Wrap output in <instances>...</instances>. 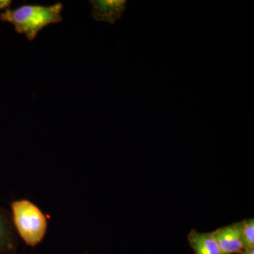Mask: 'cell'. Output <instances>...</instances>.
Returning <instances> with one entry per match:
<instances>
[{
  "instance_id": "obj_6",
  "label": "cell",
  "mask_w": 254,
  "mask_h": 254,
  "mask_svg": "<svg viewBox=\"0 0 254 254\" xmlns=\"http://www.w3.org/2000/svg\"><path fill=\"white\" fill-rule=\"evenodd\" d=\"M18 242L11 218L0 207V254H15Z\"/></svg>"
},
{
  "instance_id": "obj_5",
  "label": "cell",
  "mask_w": 254,
  "mask_h": 254,
  "mask_svg": "<svg viewBox=\"0 0 254 254\" xmlns=\"http://www.w3.org/2000/svg\"><path fill=\"white\" fill-rule=\"evenodd\" d=\"M187 240L194 254H222L213 232H199L193 229Z\"/></svg>"
},
{
  "instance_id": "obj_2",
  "label": "cell",
  "mask_w": 254,
  "mask_h": 254,
  "mask_svg": "<svg viewBox=\"0 0 254 254\" xmlns=\"http://www.w3.org/2000/svg\"><path fill=\"white\" fill-rule=\"evenodd\" d=\"M11 221L20 238L28 247L35 248L43 242L48 229V219L31 200L23 198L10 205Z\"/></svg>"
},
{
  "instance_id": "obj_8",
  "label": "cell",
  "mask_w": 254,
  "mask_h": 254,
  "mask_svg": "<svg viewBox=\"0 0 254 254\" xmlns=\"http://www.w3.org/2000/svg\"><path fill=\"white\" fill-rule=\"evenodd\" d=\"M12 1L11 0H0V11L9 9Z\"/></svg>"
},
{
  "instance_id": "obj_1",
  "label": "cell",
  "mask_w": 254,
  "mask_h": 254,
  "mask_svg": "<svg viewBox=\"0 0 254 254\" xmlns=\"http://www.w3.org/2000/svg\"><path fill=\"white\" fill-rule=\"evenodd\" d=\"M63 5L58 2L50 6L23 4L14 9H6L0 14V20L14 26L15 31L24 34L33 41L38 33L52 23L62 22Z\"/></svg>"
},
{
  "instance_id": "obj_3",
  "label": "cell",
  "mask_w": 254,
  "mask_h": 254,
  "mask_svg": "<svg viewBox=\"0 0 254 254\" xmlns=\"http://www.w3.org/2000/svg\"><path fill=\"white\" fill-rule=\"evenodd\" d=\"M213 234L222 254H242L245 250L240 222L220 227Z\"/></svg>"
},
{
  "instance_id": "obj_9",
  "label": "cell",
  "mask_w": 254,
  "mask_h": 254,
  "mask_svg": "<svg viewBox=\"0 0 254 254\" xmlns=\"http://www.w3.org/2000/svg\"><path fill=\"white\" fill-rule=\"evenodd\" d=\"M242 254H254V247L245 248L243 252H242Z\"/></svg>"
},
{
  "instance_id": "obj_4",
  "label": "cell",
  "mask_w": 254,
  "mask_h": 254,
  "mask_svg": "<svg viewBox=\"0 0 254 254\" xmlns=\"http://www.w3.org/2000/svg\"><path fill=\"white\" fill-rule=\"evenodd\" d=\"M92 16L97 21L115 24L126 10V0H92Z\"/></svg>"
},
{
  "instance_id": "obj_7",
  "label": "cell",
  "mask_w": 254,
  "mask_h": 254,
  "mask_svg": "<svg viewBox=\"0 0 254 254\" xmlns=\"http://www.w3.org/2000/svg\"><path fill=\"white\" fill-rule=\"evenodd\" d=\"M240 223L245 249L254 247V219L243 220Z\"/></svg>"
},
{
  "instance_id": "obj_10",
  "label": "cell",
  "mask_w": 254,
  "mask_h": 254,
  "mask_svg": "<svg viewBox=\"0 0 254 254\" xmlns=\"http://www.w3.org/2000/svg\"><path fill=\"white\" fill-rule=\"evenodd\" d=\"M88 254V253H85V254Z\"/></svg>"
}]
</instances>
